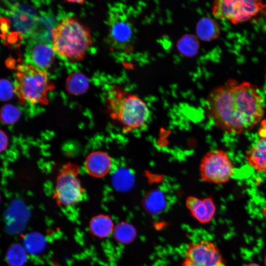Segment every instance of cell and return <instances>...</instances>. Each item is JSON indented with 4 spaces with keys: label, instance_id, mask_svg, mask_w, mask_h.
<instances>
[{
    "label": "cell",
    "instance_id": "cell-1",
    "mask_svg": "<svg viewBox=\"0 0 266 266\" xmlns=\"http://www.w3.org/2000/svg\"><path fill=\"white\" fill-rule=\"evenodd\" d=\"M263 102L256 86L230 79L210 92L205 108L217 127L227 133L240 134L260 122L265 111Z\"/></svg>",
    "mask_w": 266,
    "mask_h": 266
},
{
    "label": "cell",
    "instance_id": "cell-2",
    "mask_svg": "<svg viewBox=\"0 0 266 266\" xmlns=\"http://www.w3.org/2000/svg\"><path fill=\"white\" fill-rule=\"evenodd\" d=\"M106 99L110 116L118 122L123 133H130L145 126L150 111L140 98L114 86L109 91Z\"/></svg>",
    "mask_w": 266,
    "mask_h": 266
},
{
    "label": "cell",
    "instance_id": "cell-3",
    "mask_svg": "<svg viewBox=\"0 0 266 266\" xmlns=\"http://www.w3.org/2000/svg\"><path fill=\"white\" fill-rule=\"evenodd\" d=\"M51 35L55 53L71 61L82 60L93 43L89 29L71 18L52 29Z\"/></svg>",
    "mask_w": 266,
    "mask_h": 266
},
{
    "label": "cell",
    "instance_id": "cell-4",
    "mask_svg": "<svg viewBox=\"0 0 266 266\" xmlns=\"http://www.w3.org/2000/svg\"><path fill=\"white\" fill-rule=\"evenodd\" d=\"M14 88L21 102L44 105L48 103V93L54 86L44 70L24 64L17 67Z\"/></svg>",
    "mask_w": 266,
    "mask_h": 266
},
{
    "label": "cell",
    "instance_id": "cell-5",
    "mask_svg": "<svg viewBox=\"0 0 266 266\" xmlns=\"http://www.w3.org/2000/svg\"><path fill=\"white\" fill-rule=\"evenodd\" d=\"M212 9L217 19L237 24L260 15H266V3L257 0H217L213 1Z\"/></svg>",
    "mask_w": 266,
    "mask_h": 266
},
{
    "label": "cell",
    "instance_id": "cell-6",
    "mask_svg": "<svg viewBox=\"0 0 266 266\" xmlns=\"http://www.w3.org/2000/svg\"><path fill=\"white\" fill-rule=\"evenodd\" d=\"M79 167L70 163L64 165L57 176L53 198L59 206L69 207L81 201L84 194L78 177Z\"/></svg>",
    "mask_w": 266,
    "mask_h": 266
},
{
    "label": "cell",
    "instance_id": "cell-7",
    "mask_svg": "<svg viewBox=\"0 0 266 266\" xmlns=\"http://www.w3.org/2000/svg\"><path fill=\"white\" fill-rule=\"evenodd\" d=\"M200 171L202 181L219 184L230 180L233 173V167L225 152L215 150L208 152L202 158Z\"/></svg>",
    "mask_w": 266,
    "mask_h": 266
},
{
    "label": "cell",
    "instance_id": "cell-8",
    "mask_svg": "<svg viewBox=\"0 0 266 266\" xmlns=\"http://www.w3.org/2000/svg\"><path fill=\"white\" fill-rule=\"evenodd\" d=\"M108 38L115 49L125 50L130 46L133 36L132 23L122 10L112 8L108 17Z\"/></svg>",
    "mask_w": 266,
    "mask_h": 266
},
{
    "label": "cell",
    "instance_id": "cell-9",
    "mask_svg": "<svg viewBox=\"0 0 266 266\" xmlns=\"http://www.w3.org/2000/svg\"><path fill=\"white\" fill-rule=\"evenodd\" d=\"M224 262L217 246L202 240L189 244L182 266H216Z\"/></svg>",
    "mask_w": 266,
    "mask_h": 266
},
{
    "label": "cell",
    "instance_id": "cell-10",
    "mask_svg": "<svg viewBox=\"0 0 266 266\" xmlns=\"http://www.w3.org/2000/svg\"><path fill=\"white\" fill-rule=\"evenodd\" d=\"M26 59L28 65L44 70L49 68L55 59L52 45L41 39H33L28 44Z\"/></svg>",
    "mask_w": 266,
    "mask_h": 266
},
{
    "label": "cell",
    "instance_id": "cell-11",
    "mask_svg": "<svg viewBox=\"0 0 266 266\" xmlns=\"http://www.w3.org/2000/svg\"><path fill=\"white\" fill-rule=\"evenodd\" d=\"M259 139L246 154L248 164L258 172H266V120L261 124Z\"/></svg>",
    "mask_w": 266,
    "mask_h": 266
},
{
    "label": "cell",
    "instance_id": "cell-12",
    "mask_svg": "<svg viewBox=\"0 0 266 266\" xmlns=\"http://www.w3.org/2000/svg\"><path fill=\"white\" fill-rule=\"evenodd\" d=\"M186 206L192 215L199 222H209L216 212V206L211 198L202 199L189 196L186 200Z\"/></svg>",
    "mask_w": 266,
    "mask_h": 266
},
{
    "label": "cell",
    "instance_id": "cell-13",
    "mask_svg": "<svg viewBox=\"0 0 266 266\" xmlns=\"http://www.w3.org/2000/svg\"><path fill=\"white\" fill-rule=\"evenodd\" d=\"M112 161L110 157L102 151H96L89 154L85 162L87 172L94 177H102L107 174L111 169Z\"/></svg>",
    "mask_w": 266,
    "mask_h": 266
},
{
    "label": "cell",
    "instance_id": "cell-14",
    "mask_svg": "<svg viewBox=\"0 0 266 266\" xmlns=\"http://www.w3.org/2000/svg\"><path fill=\"white\" fill-rule=\"evenodd\" d=\"M114 228L111 218L105 214L94 216L89 223L91 233L94 236L100 238L109 236L113 232Z\"/></svg>",
    "mask_w": 266,
    "mask_h": 266
},
{
    "label": "cell",
    "instance_id": "cell-15",
    "mask_svg": "<svg viewBox=\"0 0 266 266\" xmlns=\"http://www.w3.org/2000/svg\"><path fill=\"white\" fill-rule=\"evenodd\" d=\"M196 32L198 36L203 41H210L217 38L220 34L218 23L210 17H203L197 23Z\"/></svg>",
    "mask_w": 266,
    "mask_h": 266
},
{
    "label": "cell",
    "instance_id": "cell-16",
    "mask_svg": "<svg viewBox=\"0 0 266 266\" xmlns=\"http://www.w3.org/2000/svg\"><path fill=\"white\" fill-rule=\"evenodd\" d=\"M113 235L115 239L122 244L132 243L135 238L137 232L134 227L127 222H122L114 228Z\"/></svg>",
    "mask_w": 266,
    "mask_h": 266
},
{
    "label": "cell",
    "instance_id": "cell-17",
    "mask_svg": "<svg viewBox=\"0 0 266 266\" xmlns=\"http://www.w3.org/2000/svg\"><path fill=\"white\" fill-rule=\"evenodd\" d=\"M89 87L87 78L82 74L75 73L69 75L66 80V88L71 95H80L86 92Z\"/></svg>",
    "mask_w": 266,
    "mask_h": 266
},
{
    "label": "cell",
    "instance_id": "cell-18",
    "mask_svg": "<svg viewBox=\"0 0 266 266\" xmlns=\"http://www.w3.org/2000/svg\"><path fill=\"white\" fill-rule=\"evenodd\" d=\"M143 204L145 209L150 214H158L165 208L164 196L158 191L151 192L145 198Z\"/></svg>",
    "mask_w": 266,
    "mask_h": 266
},
{
    "label": "cell",
    "instance_id": "cell-19",
    "mask_svg": "<svg viewBox=\"0 0 266 266\" xmlns=\"http://www.w3.org/2000/svg\"><path fill=\"white\" fill-rule=\"evenodd\" d=\"M177 48L182 54L192 57L197 54L199 49V42L194 35L185 34L178 41Z\"/></svg>",
    "mask_w": 266,
    "mask_h": 266
},
{
    "label": "cell",
    "instance_id": "cell-20",
    "mask_svg": "<svg viewBox=\"0 0 266 266\" xmlns=\"http://www.w3.org/2000/svg\"><path fill=\"white\" fill-rule=\"evenodd\" d=\"M20 116V110L15 106L10 104L4 105L1 109L0 119L6 125L15 123Z\"/></svg>",
    "mask_w": 266,
    "mask_h": 266
},
{
    "label": "cell",
    "instance_id": "cell-21",
    "mask_svg": "<svg viewBox=\"0 0 266 266\" xmlns=\"http://www.w3.org/2000/svg\"><path fill=\"white\" fill-rule=\"evenodd\" d=\"M26 256L24 249L18 245H15L7 253L8 264L11 266H22L26 261Z\"/></svg>",
    "mask_w": 266,
    "mask_h": 266
},
{
    "label": "cell",
    "instance_id": "cell-22",
    "mask_svg": "<svg viewBox=\"0 0 266 266\" xmlns=\"http://www.w3.org/2000/svg\"><path fill=\"white\" fill-rule=\"evenodd\" d=\"M25 244L28 250L32 252L39 251L43 247L42 238L35 234H31L27 237Z\"/></svg>",
    "mask_w": 266,
    "mask_h": 266
},
{
    "label": "cell",
    "instance_id": "cell-23",
    "mask_svg": "<svg viewBox=\"0 0 266 266\" xmlns=\"http://www.w3.org/2000/svg\"><path fill=\"white\" fill-rule=\"evenodd\" d=\"M0 99L2 100L6 101L11 98L14 88L11 84L5 79H1L0 82Z\"/></svg>",
    "mask_w": 266,
    "mask_h": 266
},
{
    "label": "cell",
    "instance_id": "cell-24",
    "mask_svg": "<svg viewBox=\"0 0 266 266\" xmlns=\"http://www.w3.org/2000/svg\"><path fill=\"white\" fill-rule=\"evenodd\" d=\"M0 151L2 152L6 150L7 147L8 140V137L6 133L3 132L2 130H0Z\"/></svg>",
    "mask_w": 266,
    "mask_h": 266
},
{
    "label": "cell",
    "instance_id": "cell-25",
    "mask_svg": "<svg viewBox=\"0 0 266 266\" xmlns=\"http://www.w3.org/2000/svg\"><path fill=\"white\" fill-rule=\"evenodd\" d=\"M68 2L83 4L84 1L82 0H69Z\"/></svg>",
    "mask_w": 266,
    "mask_h": 266
},
{
    "label": "cell",
    "instance_id": "cell-26",
    "mask_svg": "<svg viewBox=\"0 0 266 266\" xmlns=\"http://www.w3.org/2000/svg\"><path fill=\"white\" fill-rule=\"evenodd\" d=\"M247 266H260L256 263H250V264H248L247 265Z\"/></svg>",
    "mask_w": 266,
    "mask_h": 266
},
{
    "label": "cell",
    "instance_id": "cell-27",
    "mask_svg": "<svg viewBox=\"0 0 266 266\" xmlns=\"http://www.w3.org/2000/svg\"><path fill=\"white\" fill-rule=\"evenodd\" d=\"M216 266H226V265H225V263L224 262V263H221V264H219V265H217Z\"/></svg>",
    "mask_w": 266,
    "mask_h": 266
},
{
    "label": "cell",
    "instance_id": "cell-28",
    "mask_svg": "<svg viewBox=\"0 0 266 266\" xmlns=\"http://www.w3.org/2000/svg\"><path fill=\"white\" fill-rule=\"evenodd\" d=\"M264 262H265V265L266 266V256L265 257Z\"/></svg>",
    "mask_w": 266,
    "mask_h": 266
},
{
    "label": "cell",
    "instance_id": "cell-29",
    "mask_svg": "<svg viewBox=\"0 0 266 266\" xmlns=\"http://www.w3.org/2000/svg\"><path fill=\"white\" fill-rule=\"evenodd\" d=\"M265 80L266 81V73H265Z\"/></svg>",
    "mask_w": 266,
    "mask_h": 266
}]
</instances>
